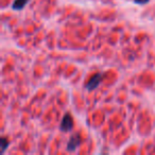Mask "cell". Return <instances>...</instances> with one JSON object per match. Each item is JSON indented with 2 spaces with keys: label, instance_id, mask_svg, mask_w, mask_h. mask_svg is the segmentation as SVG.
I'll return each mask as SVG.
<instances>
[{
  "label": "cell",
  "instance_id": "6da1fadb",
  "mask_svg": "<svg viewBox=\"0 0 155 155\" xmlns=\"http://www.w3.org/2000/svg\"><path fill=\"white\" fill-rule=\"evenodd\" d=\"M101 81H102V73L101 72H97L95 74H93L87 83L84 85L85 89L88 91H93L94 89H96L100 84H101Z\"/></svg>",
  "mask_w": 155,
  "mask_h": 155
},
{
  "label": "cell",
  "instance_id": "7a4b0ae2",
  "mask_svg": "<svg viewBox=\"0 0 155 155\" xmlns=\"http://www.w3.org/2000/svg\"><path fill=\"white\" fill-rule=\"evenodd\" d=\"M73 119L72 116H71L70 113H66L63 117L62 121H61V124H60V130L62 132H69L73 129Z\"/></svg>",
  "mask_w": 155,
  "mask_h": 155
},
{
  "label": "cell",
  "instance_id": "3957f363",
  "mask_svg": "<svg viewBox=\"0 0 155 155\" xmlns=\"http://www.w3.org/2000/svg\"><path fill=\"white\" fill-rule=\"evenodd\" d=\"M81 143H82V138H81L80 134H73L70 137V139L68 140V142H67V151L68 152H73V151L77 150L78 147L81 146Z\"/></svg>",
  "mask_w": 155,
  "mask_h": 155
},
{
  "label": "cell",
  "instance_id": "277c9868",
  "mask_svg": "<svg viewBox=\"0 0 155 155\" xmlns=\"http://www.w3.org/2000/svg\"><path fill=\"white\" fill-rule=\"evenodd\" d=\"M30 0H14L13 5H12V9L15 11H21Z\"/></svg>",
  "mask_w": 155,
  "mask_h": 155
},
{
  "label": "cell",
  "instance_id": "5b68a950",
  "mask_svg": "<svg viewBox=\"0 0 155 155\" xmlns=\"http://www.w3.org/2000/svg\"><path fill=\"white\" fill-rule=\"evenodd\" d=\"M9 144H10V141H9V139H8L7 137L2 136V137L0 138V147H1V154H3V153L5 152V150L8 149Z\"/></svg>",
  "mask_w": 155,
  "mask_h": 155
},
{
  "label": "cell",
  "instance_id": "8992f818",
  "mask_svg": "<svg viewBox=\"0 0 155 155\" xmlns=\"http://www.w3.org/2000/svg\"><path fill=\"white\" fill-rule=\"evenodd\" d=\"M134 3H136V5H146V3H148L150 0H133Z\"/></svg>",
  "mask_w": 155,
  "mask_h": 155
}]
</instances>
